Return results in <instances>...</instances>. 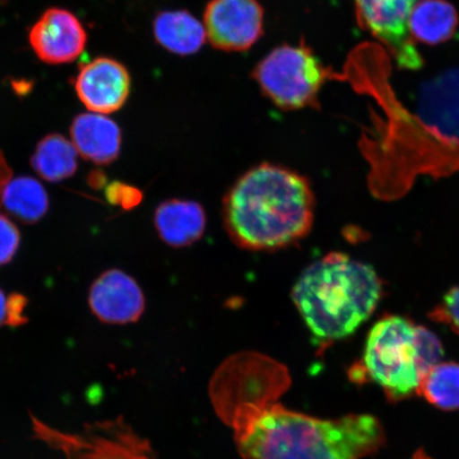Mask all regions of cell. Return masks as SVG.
Here are the masks:
<instances>
[{"label": "cell", "instance_id": "obj_1", "mask_svg": "<svg viewBox=\"0 0 459 459\" xmlns=\"http://www.w3.org/2000/svg\"><path fill=\"white\" fill-rule=\"evenodd\" d=\"M234 428L246 459H364L386 443L383 424L375 416L325 420L279 404H246Z\"/></svg>", "mask_w": 459, "mask_h": 459}, {"label": "cell", "instance_id": "obj_2", "mask_svg": "<svg viewBox=\"0 0 459 459\" xmlns=\"http://www.w3.org/2000/svg\"><path fill=\"white\" fill-rule=\"evenodd\" d=\"M314 195L306 177L263 163L234 183L223 199L222 217L240 248L274 251L295 245L311 231Z\"/></svg>", "mask_w": 459, "mask_h": 459}, {"label": "cell", "instance_id": "obj_3", "mask_svg": "<svg viewBox=\"0 0 459 459\" xmlns=\"http://www.w3.org/2000/svg\"><path fill=\"white\" fill-rule=\"evenodd\" d=\"M381 291L368 264L331 254L300 274L291 298L315 340L325 344L353 334L375 312Z\"/></svg>", "mask_w": 459, "mask_h": 459}, {"label": "cell", "instance_id": "obj_4", "mask_svg": "<svg viewBox=\"0 0 459 459\" xmlns=\"http://www.w3.org/2000/svg\"><path fill=\"white\" fill-rule=\"evenodd\" d=\"M444 355L439 338L400 316L377 321L367 337L363 359L350 370L358 383L372 382L390 401L417 393L422 377Z\"/></svg>", "mask_w": 459, "mask_h": 459}, {"label": "cell", "instance_id": "obj_5", "mask_svg": "<svg viewBox=\"0 0 459 459\" xmlns=\"http://www.w3.org/2000/svg\"><path fill=\"white\" fill-rule=\"evenodd\" d=\"M331 77L329 68L303 41L278 46L252 73L262 94L284 111L317 106L320 91Z\"/></svg>", "mask_w": 459, "mask_h": 459}, {"label": "cell", "instance_id": "obj_6", "mask_svg": "<svg viewBox=\"0 0 459 459\" xmlns=\"http://www.w3.org/2000/svg\"><path fill=\"white\" fill-rule=\"evenodd\" d=\"M203 22L206 41L214 48L240 53L260 41L265 14L257 0H211Z\"/></svg>", "mask_w": 459, "mask_h": 459}, {"label": "cell", "instance_id": "obj_7", "mask_svg": "<svg viewBox=\"0 0 459 459\" xmlns=\"http://www.w3.org/2000/svg\"><path fill=\"white\" fill-rule=\"evenodd\" d=\"M361 26L381 39L402 68L422 65L409 30L411 10L419 0H353Z\"/></svg>", "mask_w": 459, "mask_h": 459}, {"label": "cell", "instance_id": "obj_8", "mask_svg": "<svg viewBox=\"0 0 459 459\" xmlns=\"http://www.w3.org/2000/svg\"><path fill=\"white\" fill-rule=\"evenodd\" d=\"M74 89L89 111L108 115L120 110L127 102L131 76L123 63L100 56L80 67Z\"/></svg>", "mask_w": 459, "mask_h": 459}, {"label": "cell", "instance_id": "obj_9", "mask_svg": "<svg viewBox=\"0 0 459 459\" xmlns=\"http://www.w3.org/2000/svg\"><path fill=\"white\" fill-rule=\"evenodd\" d=\"M29 44L39 60L50 65L77 60L88 44V33L71 11L49 8L29 31Z\"/></svg>", "mask_w": 459, "mask_h": 459}, {"label": "cell", "instance_id": "obj_10", "mask_svg": "<svg viewBox=\"0 0 459 459\" xmlns=\"http://www.w3.org/2000/svg\"><path fill=\"white\" fill-rule=\"evenodd\" d=\"M91 312L102 323H135L145 311V297L139 284L129 274L111 269L91 284L89 294Z\"/></svg>", "mask_w": 459, "mask_h": 459}, {"label": "cell", "instance_id": "obj_11", "mask_svg": "<svg viewBox=\"0 0 459 459\" xmlns=\"http://www.w3.org/2000/svg\"><path fill=\"white\" fill-rule=\"evenodd\" d=\"M419 113L430 127L459 141V70L447 71L423 86Z\"/></svg>", "mask_w": 459, "mask_h": 459}, {"label": "cell", "instance_id": "obj_12", "mask_svg": "<svg viewBox=\"0 0 459 459\" xmlns=\"http://www.w3.org/2000/svg\"><path fill=\"white\" fill-rule=\"evenodd\" d=\"M71 137L78 153L97 165L114 162L122 148V131L105 114H79L71 125Z\"/></svg>", "mask_w": 459, "mask_h": 459}, {"label": "cell", "instance_id": "obj_13", "mask_svg": "<svg viewBox=\"0 0 459 459\" xmlns=\"http://www.w3.org/2000/svg\"><path fill=\"white\" fill-rule=\"evenodd\" d=\"M203 206L189 200H169L159 206L154 226L166 244L181 248L197 242L205 230Z\"/></svg>", "mask_w": 459, "mask_h": 459}, {"label": "cell", "instance_id": "obj_14", "mask_svg": "<svg viewBox=\"0 0 459 459\" xmlns=\"http://www.w3.org/2000/svg\"><path fill=\"white\" fill-rule=\"evenodd\" d=\"M113 426L89 428L77 436L51 434L48 429L41 427L42 437H48L67 455L70 459H129L128 441L120 440V436L112 432Z\"/></svg>", "mask_w": 459, "mask_h": 459}, {"label": "cell", "instance_id": "obj_15", "mask_svg": "<svg viewBox=\"0 0 459 459\" xmlns=\"http://www.w3.org/2000/svg\"><path fill=\"white\" fill-rule=\"evenodd\" d=\"M153 37L160 48L185 56L198 53L206 42L204 22L186 10L160 13L153 21Z\"/></svg>", "mask_w": 459, "mask_h": 459}, {"label": "cell", "instance_id": "obj_16", "mask_svg": "<svg viewBox=\"0 0 459 459\" xmlns=\"http://www.w3.org/2000/svg\"><path fill=\"white\" fill-rule=\"evenodd\" d=\"M457 26L456 10L446 0H419L409 19L411 36L429 45L449 41Z\"/></svg>", "mask_w": 459, "mask_h": 459}, {"label": "cell", "instance_id": "obj_17", "mask_svg": "<svg viewBox=\"0 0 459 459\" xmlns=\"http://www.w3.org/2000/svg\"><path fill=\"white\" fill-rule=\"evenodd\" d=\"M31 165L44 180L62 182L78 169V152L72 141L59 134H51L38 143Z\"/></svg>", "mask_w": 459, "mask_h": 459}, {"label": "cell", "instance_id": "obj_18", "mask_svg": "<svg viewBox=\"0 0 459 459\" xmlns=\"http://www.w3.org/2000/svg\"><path fill=\"white\" fill-rule=\"evenodd\" d=\"M2 204L17 220L25 223H36L48 214V194L42 183L32 177L13 178L5 186Z\"/></svg>", "mask_w": 459, "mask_h": 459}, {"label": "cell", "instance_id": "obj_19", "mask_svg": "<svg viewBox=\"0 0 459 459\" xmlns=\"http://www.w3.org/2000/svg\"><path fill=\"white\" fill-rule=\"evenodd\" d=\"M417 394L444 411L459 410V364L439 363L422 377Z\"/></svg>", "mask_w": 459, "mask_h": 459}, {"label": "cell", "instance_id": "obj_20", "mask_svg": "<svg viewBox=\"0 0 459 459\" xmlns=\"http://www.w3.org/2000/svg\"><path fill=\"white\" fill-rule=\"evenodd\" d=\"M21 233L7 216L0 214V266L7 265L19 251Z\"/></svg>", "mask_w": 459, "mask_h": 459}, {"label": "cell", "instance_id": "obj_21", "mask_svg": "<svg viewBox=\"0 0 459 459\" xmlns=\"http://www.w3.org/2000/svg\"><path fill=\"white\" fill-rule=\"evenodd\" d=\"M106 197L111 204H119L128 210L139 204L141 194L134 187L113 182L106 189Z\"/></svg>", "mask_w": 459, "mask_h": 459}, {"label": "cell", "instance_id": "obj_22", "mask_svg": "<svg viewBox=\"0 0 459 459\" xmlns=\"http://www.w3.org/2000/svg\"><path fill=\"white\" fill-rule=\"evenodd\" d=\"M437 316L440 320L445 321L459 333V287L447 292L444 299L443 309Z\"/></svg>", "mask_w": 459, "mask_h": 459}, {"label": "cell", "instance_id": "obj_23", "mask_svg": "<svg viewBox=\"0 0 459 459\" xmlns=\"http://www.w3.org/2000/svg\"><path fill=\"white\" fill-rule=\"evenodd\" d=\"M27 297L20 292H13L8 297V325L16 328V326L27 324Z\"/></svg>", "mask_w": 459, "mask_h": 459}, {"label": "cell", "instance_id": "obj_24", "mask_svg": "<svg viewBox=\"0 0 459 459\" xmlns=\"http://www.w3.org/2000/svg\"><path fill=\"white\" fill-rule=\"evenodd\" d=\"M13 171L11 169L7 159L0 151V205H2L3 192L5 186L13 179Z\"/></svg>", "mask_w": 459, "mask_h": 459}, {"label": "cell", "instance_id": "obj_25", "mask_svg": "<svg viewBox=\"0 0 459 459\" xmlns=\"http://www.w3.org/2000/svg\"><path fill=\"white\" fill-rule=\"evenodd\" d=\"M88 183L91 188L100 189L106 186L107 177L105 172L96 169L90 172L88 176Z\"/></svg>", "mask_w": 459, "mask_h": 459}, {"label": "cell", "instance_id": "obj_26", "mask_svg": "<svg viewBox=\"0 0 459 459\" xmlns=\"http://www.w3.org/2000/svg\"><path fill=\"white\" fill-rule=\"evenodd\" d=\"M8 325V298L0 289V326Z\"/></svg>", "mask_w": 459, "mask_h": 459}, {"label": "cell", "instance_id": "obj_27", "mask_svg": "<svg viewBox=\"0 0 459 459\" xmlns=\"http://www.w3.org/2000/svg\"><path fill=\"white\" fill-rule=\"evenodd\" d=\"M411 459H432V458H429L427 455H424L423 452L419 451L416 453L415 456L412 457Z\"/></svg>", "mask_w": 459, "mask_h": 459}]
</instances>
